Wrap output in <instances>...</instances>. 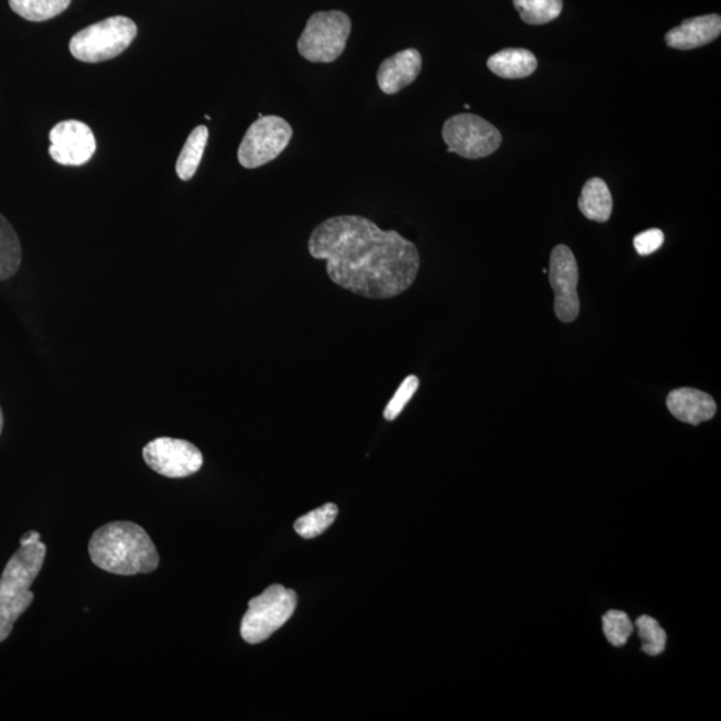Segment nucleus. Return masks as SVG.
Returning a JSON list of instances; mask_svg holds the SVG:
<instances>
[{
	"mask_svg": "<svg viewBox=\"0 0 721 721\" xmlns=\"http://www.w3.org/2000/svg\"><path fill=\"white\" fill-rule=\"evenodd\" d=\"M137 33V24L130 18H107L75 34L68 44L69 53L86 63L110 61L129 49Z\"/></svg>",
	"mask_w": 721,
	"mask_h": 721,
	"instance_id": "20e7f679",
	"label": "nucleus"
},
{
	"mask_svg": "<svg viewBox=\"0 0 721 721\" xmlns=\"http://www.w3.org/2000/svg\"><path fill=\"white\" fill-rule=\"evenodd\" d=\"M419 377L410 375L405 378L400 385V388L397 389L396 395L394 398H391L387 405V408L384 410L385 420L395 421L397 417L401 415L403 408L407 407V403L412 400L416 391L419 390Z\"/></svg>",
	"mask_w": 721,
	"mask_h": 721,
	"instance_id": "b1692460",
	"label": "nucleus"
},
{
	"mask_svg": "<svg viewBox=\"0 0 721 721\" xmlns=\"http://www.w3.org/2000/svg\"><path fill=\"white\" fill-rule=\"evenodd\" d=\"M488 68L499 78L523 79L536 72L537 60L529 50L505 49L491 56Z\"/></svg>",
	"mask_w": 721,
	"mask_h": 721,
	"instance_id": "2eb2a0df",
	"label": "nucleus"
},
{
	"mask_svg": "<svg viewBox=\"0 0 721 721\" xmlns=\"http://www.w3.org/2000/svg\"><path fill=\"white\" fill-rule=\"evenodd\" d=\"M47 548L36 541L21 546L0 578V643L11 634L17 620L33 604L30 591L46 559Z\"/></svg>",
	"mask_w": 721,
	"mask_h": 721,
	"instance_id": "7ed1b4c3",
	"label": "nucleus"
},
{
	"mask_svg": "<svg viewBox=\"0 0 721 721\" xmlns=\"http://www.w3.org/2000/svg\"><path fill=\"white\" fill-rule=\"evenodd\" d=\"M720 33V15L696 17L687 19L680 26L668 31L666 43L670 49L693 50L717 41Z\"/></svg>",
	"mask_w": 721,
	"mask_h": 721,
	"instance_id": "4468645a",
	"label": "nucleus"
},
{
	"mask_svg": "<svg viewBox=\"0 0 721 721\" xmlns=\"http://www.w3.org/2000/svg\"><path fill=\"white\" fill-rule=\"evenodd\" d=\"M667 407L675 419L695 427L712 420L718 412L717 402L710 395L692 388L670 391L667 397Z\"/></svg>",
	"mask_w": 721,
	"mask_h": 721,
	"instance_id": "ddd939ff",
	"label": "nucleus"
},
{
	"mask_svg": "<svg viewBox=\"0 0 721 721\" xmlns=\"http://www.w3.org/2000/svg\"><path fill=\"white\" fill-rule=\"evenodd\" d=\"M10 8L30 22H44L62 14L72 0H9Z\"/></svg>",
	"mask_w": 721,
	"mask_h": 721,
	"instance_id": "6ab92c4d",
	"label": "nucleus"
},
{
	"mask_svg": "<svg viewBox=\"0 0 721 721\" xmlns=\"http://www.w3.org/2000/svg\"><path fill=\"white\" fill-rule=\"evenodd\" d=\"M514 4L523 21L534 26L555 21L562 11V0H514Z\"/></svg>",
	"mask_w": 721,
	"mask_h": 721,
	"instance_id": "aec40b11",
	"label": "nucleus"
},
{
	"mask_svg": "<svg viewBox=\"0 0 721 721\" xmlns=\"http://www.w3.org/2000/svg\"><path fill=\"white\" fill-rule=\"evenodd\" d=\"M207 139L208 129L204 125L195 128L192 134L189 136L175 164V172L182 181H190L197 173L202 157L205 153Z\"/></svg>",
	"mask_w": 721,
	"mask_h": 721,
	"instance_id": "a211bd4d",
	"label": "nucleus"
},
{
	"mask_svg": "<svg viewBox=\"0 0 721 721\" xmlns=\"http://www.w3.org/2000/svg\"><path fill=\"white\" fill-rule=\"evenodd\" d=\"M664 244V233L659 229H649L637 234L634 246L638 255L649 256L659 250Z\"/></svg>",
	"mask_w": 721,
	"mask_h": 721,
	"instance_id": "393cba45",
	"label": "nucleus"
},
{
	"mask_svg": "<svg viewBox=\"0 0 721 721\" xmlns=\"http://www.w3.org/2000/svg\"><path fill=\"white\" fill-rule=\"evenodd\" d=\"M49 153L63 166H82L97 150L94 132L80 120H63L50 131Z\"/></svg>",
	"mask_w": 721,
	"mask_h": 721,
	"instance_id": "9b49d317",
	"label": "nucleus"
},
{
	"mask_svg": "<svg viewBox=\"0 0 721 721\" xmlns=\"http://www.w3.org/2000/svg\"><path fill=\"white\" fill-rule=\"evenodd\" d=\"M88 553L95 566L114 574L150 573L160 566V556L147 530L130 521H114L95 530Z\"/></svg>",
	"mask_w": 721,
	"mask_h": 721,
	"instance_id": "f03ea898",
	"label": "nucleus"
},
{
	"mask_svg": "<svg viewBox=\"0 0 721 721\" xmlns=\"http://www.w3.org/2000/svg\"><path fill=\"white\" fill-rule=\"evenodd\" d=\"M422 68V56L416 49L402 52L385 60L377 72V84L381 92L388 95L400 93L402 88L412 85Z\"/></svg>",
	"mask_w": 721,
	"mask_h": 721,
	"instance_id": "f8f14e48",
	"label": "nucleus"
},
{
	"mask_svg": "<svg viewBox=\"0 0 721 721\" xmlns=\"http://www.w3.org/2000/svg\"><path fill=\"white\" fill-rule=\"evenodd\" d=\"M580 212L594 223L604 224L611 218L613 200L606 182L601 179H591L585 182L579 198Z\"/></svg>",
	"mask_w": 721,
	"mask_h": 721,
	"instance_id": "dca6fc26",
	"label": "nucleus"
},
{
	"mask_svg": "<svg viewBox=\"0 0 721 721\" xmlns=\"http://www.w3.org/2000/svg\"><path fill=\"white\" fill-rule=\"evenodd\" d=\"M22 265V245L18 234L0 214V282L14 277Z\"/></svg>",
	"mask_w": 721,
	"mask_h": 721,
	"instance_id": "f3484780",
	"label": "nucleus"
},
{
	"mask_svg": "<svg viewBox=\"0 0 721 721\" xmlns=\"http://www.w3.org/2000/svg\"><path fill=\"white\" fill-rule=\"evenodd\" d=\"M3 426H4V416H3V410L0 408V434L3 432Z\"/></svg>",
	"mask_w": 721,
	"mask_h": 721,
	"instance_id": "bb28decb",
	"label": "nucleus"
},
{
	"mask_svg": "<svg viewBox=\"0 0 721 721\" xmlns=\"http://www.w3.org/2000/svg\"><path fill=\"white\" fill-rule=\"evenodd\" d=\"M36 541H41V535L35 532V530H30V532L22 536L21 546H28V544H33Z\"/></svg>",
	"mask_w": 721,
	"mask_h": 721,
	"instance_id": "a878e982",
	"label": "nucleus"
},
{
	"mask_svg": "<svg viewBox=\"0 0 721 721\" xmlns=\"http://www.w3.org/2000/svg\"><path fill=\"white\" fill-rule=\"evenodd\" d=\"M297 594L280 584L249 601V610L240 623V636L249 644H259L280 629L293 616Z\"/></svg>",
	"mask_w": 721,
	"mask_h": 721,
	"instance_id": "39448f33",
	"label": "nucleus"
},
{
	"mask_svg": "<svg viewBox=\"0 0 721 721\" xmlns=\"http://www.w3.org/2000/svg\"><path fill=\"white\" fill-rule=\"evenodd\" d=\"M635 628L638 638L643 642V653L649 656H659L666 650L667 634L654 617L644 615L636 620Z\"/></svg>",
	"mask_w": 721,
	"mask_h": 721,
	"instance_id": "4be33fe9",
	"label": "nucleus"
},
{
	"mask_svg": "<svg viewBox=\"0 0 721 721\" xmlns=\"http://www.w3.org/2000/svg\"><path fill=\"white\" fill-rule=\"evenodd\" d=\"M310 256L326 261L329 278L365 299L389 300L412 287L420 270L416 245L359 215L324 220L312 233Z\"/></svg>",
	"mask_w": 721,
	"mask_h": 721,
	"instance_id": "f257e3e1",
	"label": "nucleus"
},
{
	"mask_svg": "<svg viewBox=\"0 0 721 721\" xmlns=\"http://www.w3.org/2000/svg\"><path fill=\"white\" fill-rule=\"evenodd\" d=\"M338 508L334 504L327 503L324 507L309 512L294 523L295 532L303 539H314L324 534L326 529L332 527L335 518H337Z\"/></svg>",
	"mask_w": 721,
	"mask_h": 721,
	"instance_id": "412c9836",
	"label": "nucleus"
},
{
	"mask_svg": "<svg viewBox=\"0 0 721 721\" xmlns=\"http://www.w3.org/2000/svg\"><path fill=\"white\" fill-rule=\"evenodd\" d=\"M603 631L606 641L613 647H623V645L627 644L632 634H634L635 625L632 624L627 613L623 611H610L603 617Z\"/></svg>",
	"mask_w": 721,
	"mask_h": 721,
	"instance_id": "5701e85b",
	"label": "nucleus"
},
{
	"mask_svg": "<svg viewBox=\"0 0 721 721\" xmlns=\"http://www.w3.org/2000/svg\"><path fill=\"white\" fill-rule=\"evenodd\" d=\"M293 129L277 116H262L251 123L239 144L238 161L245 169H257L275 161L292 141Z\"/></svg>",
	"mask_w": 721,
	"mask_h": 721,
	"instance_id": "6e6552de",
	"label": "nucleus"
},
{
	"mask_svg": "<svg viewBox=\"0 0 721 721\" xmlns=\"http://www.w3.org/2000/svg\"><path fill=\"white\" fill-rule=\"evenodd\" d=\"M351 33V18L345 12H315L310 17L297 47L309 62L332 63L345 52Z\"/></svg>",
	"mask_w": 721,
	"mask_h": 721,
	"instance_id": "423d86ee",
	"label": "nucleus"
},
{
	"mask_svg": "<svg viewBox=\"0 0 721 721\" xmlns=\"http://www.w3.org/2000/svg\"><path fill=\"white\" fill-rule=\"evenodd\" d=\"M442 138L448 144V153L466 160L489 157L503 142L502 132L495 126L467 112L449 118L442 128Z\"/></svg>",
	"mask_w": 721,
	"mask_h": 721,
	"instance_id": "0eeeda50",
	"label": "nucleus"
},
{
	"mask_svg": "<svg viewBox=\"0 0 721 721\" xmlns=\"http://www.w3.org/2000/svg\"><path fill=\"white\" fill-rule=\"evenodd\" d=\"M142 454L150 470L168 478L193 476L204 465L200 449L186 440L155 439L143 448Z\"/></svg>",
	"mask_w": 721,
	"mask_h": 721,
	"instance_id": "1a4fd4ad",
	"label": "nucleus"
},
{
	"mask_svg": "<svg viewBox=\"0 0 721 721\" xmlns=\"http://www.w3.org/2000/svg\"><path fill=\"white\" fill-rule=\"evenodd\" d=\"M548 275L555 292V313L561 322L569 324L579 318L580 300L578 261L568 246H556L550 256Z\"/></svg>",
	"mask_w": 721,
	"mask_h": 721,
	"instance_id": "9d476101",
	"label": "nucleus"
}]
</instances>
